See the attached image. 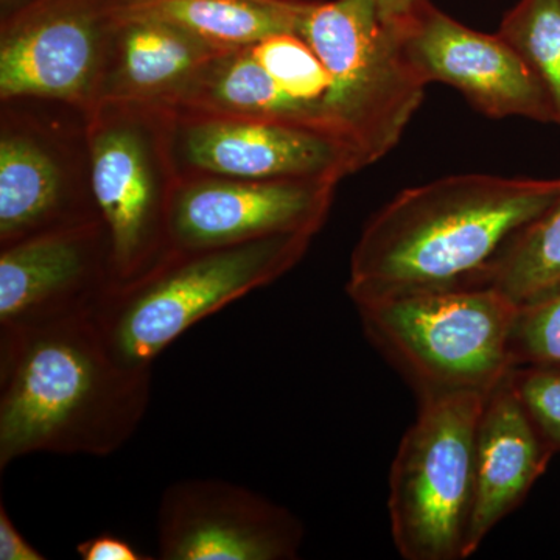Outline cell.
<instances>
[{
  "label": "cell",
  "mask_w": 560,
  "mask_h": 560,
  "mask_svg": "<svg viewBox=\"0 0 560 560\" xmlns=\"http://www.w3.org/2000/svg\"><path fill=\"white\" fill-rule=\"evenodd\" d=\"M150 397L151 370L116 359L94 316L0 327V471L36 453L113 455Z\"/></svg>",
  "instance_id": "cell-2"
},
{
  "label": "cell",
  "mask_w": 560,
  "mask_h": 560,
  "mask_svg": "<svg viewBox=\"0 0 560 560\" xmlns=\"http://www.w3.org/2000/svg\"><path fill=\"white\" fill-rule=\"evenodd\" d=\"M77 555L81 560H150L132 547L131 541L114 534L103 533L101 536L80 541Z\"/></svg>",
  "instance_id": "cell-24"
},
{
  "label": "cell",
  "mask_w": 560,
  "mask_h": 560,
  "mask_svg": "<svg viewBox=\"0 0 560 560\" xmlns=\"http://www.w3.org/2000/svg\"><path fill=\"white\" fill-rule=\"evenodd\" d=\"M368 340L418 400L489 394L512 370L517 305L493 287L429 291L355 305Z\"/></svg>",
  "instance_id": "cell-4"
},
{
  "label": "cell",
  "mask_w": 560,
  "mask_h": 560,
  "mask_svg": "<svg viewBox=\"0 0 560 560\" xmlns=\"http://www.w3.org/2000/svg\"><path fill=\"white\" fill-rule=\"evenodd\" d=\"M25 0H0V14H7L9 11L16 9Z\"/></svg>",
  "instance_id": "cell-27"
},
{
  "label": "cell",
  "mask_w": 560,
  "mask_h": 560,
  "mask_svg": "<svg viewBox=\"0 0 560 560\" xmlns=\"http://www.w3.org/2000/svg\"><path fill=\"white\" fill-rule=\"evenodd\" d=\"M162 560H291L304 540L296 515L219 478L173 482L156 515Z\"/></svg>",
  "instance_id": "cell-11"
},
{
  "label": "cell",
  "mask_w": 560,
  "mask_h": 560,
  "mask_svg": "<svg viewBox=\"0 0 560 560\" xmlns=\"http://www.w3.org/2000/svg\"><path fill=\"white\" fill-rule=\"evenodd\" d=\"M102 220L91 184L86 110L43 98L0 105V248Z\"/></svg>",
  "instance_id": "cell-8"
},
{
  "label": "cell",
  "mask_w": 560,
  "mask_h": 560,
  "mask_svg": "<svg viewBox=\"0 0 560 560\" xmlns=\"http://www.w3.org/2000/svg\"><path fill=\"white\" fill-rule=\"evenodd\" d=\"M308 0H119V16L147 18L220 50L296 33Z\"/></svg>",
  "instance_id": "cell-17"
},
{
  "label": "cell",
  "mask_w": 560,
  "mask_h": 560,
  "mask_svg": "<svg viewBox=\"0 0 560 560\" xmlns=\"http://www.w3.org/2000/svg\"><path fill=\"white\" fill-rule=\"evenodd\" d=\"M171 110L301 120L331 130L318 109L294 101L280 90L254 58L250 47L223 50L210 58Z\"/></svg>",
  "instance_id": "cell-18"
},
{
  "label": "cell",
  "mask_w": 560,
  "mask_h": 560,
  "mask_svg": "<svg viewBox=\"0 0 560 560\" xmlns=\"http://www.w3.org/2000/svg\"><path fill=\"white\" fill-rule=\"evenodd\" d=\"M489 287L517 307L560 289V195L504 250Z\"/></svg>",
  "instance_id": "cell-19"
},
{
  "label": "cell",
  "mask_w": 560,
  "mask_h": 560,
  "mask_svg": "<svg viewBox=\"0 0 560 560\" xmlns=\"http://www.w3.org/2000/svg\"><path fill=\"white\" fill-rule=\"evenodd\" d=\"M552 456L508 374L486 396L478 420L474 503L464 559L474 555L490 530L521 506Z\"/></svg>",
  "instance_id": "cell-15"
},
{
  "label": "cell",
  "mask_w": 560,
  "mask_h": 560,
  "mask_svg": "<svg viewBox=\"0 0 560 560\" xmlns=\"http://www.w3.org/2000/svg\"><path fill=\"white\" fill-rule=\"evenodd\" d=\"M396 31L408 61L427 84L456 88L475 109L492 119L525 117L556 124L547 92L499 33L471 31L431 2Z\"/></svg>",
  "instance_id": "cell-13"
},
{
  "label": "cell",
  "mask_w": 560,
  "mask_h": 560,
  "mask_svg": "<svg viewBox=\"0 0 560 560\" xmlns=\"http://www.w3.org/2000/svg\"><path fill=\"white\" fill-rule=\"evenodd\" d=\"M250 50L280 90L320 114L319 105L329 91L330 75L307 40L298 33H279L254 44Z\"/></svg>",
  "instance_id": "cell-21"
},
{
  "label": "cell",
  "mask_w": 560,
  "mask_h": 560,
  "mask_svg": "<svg viewBox=\"0 0 560 560\" xmlns=\"http://www.w3.org/2000/svg\"><path fill=\"white\" fill-rule=\"evenodd\" d=\"M335 187L316 179H178L168 212L171 248H220L282 234L315 237Z\"/></svg>",
  "instance_id": "cell-12"
},
{
  "label": "cell",
  "mask_w": 560,
  "mask_h": 560,
  "mask_svg": "<svg viewBox=\"0 0 560 560\" xmlns=\"http://www.w3.org/2000/svg\"><path fill=\"white\" fill-rule=\"evenodd\" d=\"M560 195V178L448 176L400 191L371 217L352 257L353 305L489 287L504 250Z\"/></svg>",
  "instance_id": "cell-1"
},
{
  "label": "cell",
  "mask_w": 560,
  "mask_h": 560,
  "mask_svg": "<svg viewBox=\"0 0 560 560\" xmlns=\"http://www.w3.org/2000/svg\"><path fill=\"white\" fill-rule=\"evenodd\" d=\"M46 556L25 539L11 521L5 504L0 503V560H44Z\"/></svg>",
  "instance_id": "cell-25"
},
{
  "label": "cell",
  "mask_w": 560,
  "mask_h": 560,
  "mask_svg": "<svg viewBox=\"0 0 560 560\" xmlns=\"http://www.w3.org/2000/svg\"><path fill=\"white\" fill-rule=\"evenodd\" d=\"M296 33L330 75L320 116L370 167L399 143L425 94L399 32L374 0H308Z\"/></svg>",
  "instance_id": "cell-5"
},
{
  "label": "cell",
  "mask_w": 560,
  "mask_h": 560,
  "mask_svg": "<svg viewBox=\"0 0 560 560\" xmlns=\"http://www.w3.org/2000/svg\"><path fill=\"white\" fill-rule=\"evenodd\" d=\"M374 2L382 20L390 27L396 28L425 9L430 0H374Z\"/></svg>",
  "instance_id": "cell-26"
},
{
  "label": "cell",
  "mask_w": 560,
  "mask_h": 560,
  "mask_svg": "<svg viewBox=\"0 0 560 560\" xmlns=\"http://www.w3.org/2000/svg\"><path fill=\"white\" fill-rule=\"evenodd\" d=\"M488 396V394H486ZM485 394L419 400L389 475L394 545L407 560L464 559L475 481V438Z\"/></svg>",
  "instance_id": "cell-7"
},
{
  "label": "cell",
  "mask_w": 560,
  "mask_h": 560,
  "mask_svg": "<svg viewBox=\"0 0 560 560\" xmlns=\"http://www.w3.org/2000/svg\"><path fill=\"white\" fill-rule=\"evenodd\" d=\"M499 35L533 70L560 125V0H521L501 21Z\"/></svg>",
  "instance_id": "cell-20"
},
{
  "label": "cell",
  "mask_w": 560,
  "mask_h": 560,
  "mask_svg": "<svg viewBox=\"0 0 560 560\" xmlns=\"http://www.w3.org/2000/svg\"><path fill=\"white\" fill-rule=\"evenodd\" d=\"M312 241L282 234L220 248L172 249L142 278L114 285L95 324L116 359L151 370L195 324L293 270Z\"/></svg>",
  "instance_id": "cell-3"
},
{
  "label": "cell",
  "mask_w": 560,
  "mask_h": 560,
  "mask_svg": "<svg viewBox=\"0 0 560 560\" xmlns=\"http://www.w3.org/2000/svg\"><path fill=\"white\" fill-rule=\"evenodd\" d=\"M116 285L102 220L0 248V327L94 316Z\"/></svg>",
  "instance_id": "cell-14"
},
{
  "label": "cell",
  "mask_w": 560,
  "mask_h": 560,
  "mask_svg": "<svg viewBox=\"0 0 560 560\" xmlns=\"http://www.w3.org/2000/svg\"><path fill=\"white\" fill-rule=\"evenodd\" d=\"M119 0H25L0 18V102L43 98L90 110Z\"/></svg>",
  "instance_id": "cell-10"
},
{
  "label": "cell",
  "mask_w": 560,
  "mask_h": 560,
  "mask_svg": "<svg viewBox=\"0 0 560 560\" xmlns=\"http://www.w3.org/2000/svg\"><path fill=\"white\" fill-rule=\"evenodd\" d=\"M220 51L165 22L119 16L95 105L131 102L173 109L202 66Z\"/></svg>",
  "instance_id": "cell-16"
},
{
  "label": "cell",
  "mask_w": 560,
  "mask_h": 560,
  "mask_svg": "<svg viewBox=\"0 0 560 560\" xmlns=\"http://www.w3.org/2000/svg\"><path fill=\"white\" fill-rule=\"evenodd\" d=\"M168 143L178 179L338 184L364 168L359 151L338 132L301 120L171 110Z\"/></svg>",
  "instance_id": "cell-9"
},
{
  "label": "cell",
  "mask_w": 560,
  "mask_h": 560,
  "mask_svg": "<svg viewBox=\"0 0 560 560\" xmlns=\"http://www.w3.org/2000/svg\"><path fill=\"white\" fill-rule=\"evenodd\" d=\"M171 110L102 102L86 110L91 184L116 285L135 282L168 253V212L178 176L168 143Z\"/></svg>",
  "instance_id": "cell-6"
},
{
  "label": "cell",
  "mask_w": 560,
  "mask_h": 560,
  "mask_svg": "<svg viewBox=\"0 0 560 560\" xmlns=\"http://www.w3.org/2000/svg\"><path fill=\"white\" fill-rule=\"evenodd\" d=\"M510 355L512 368L560 363V289L517 308Z\"/></svg>",
  "instance_id": "cell-22"
},
{
  "label": "cell",
  "mask_w": 560,
  "mask_h": 560,
  "mask_svg": "<svg viewBox=\"0 0 560 560\" xmlns=\"http://www.w3.org/2000/svg\"><path fill=\"white\" fill-rule=\"evenodd\" d=\"M512 388L548 451L560 452V363L512 368Z\"/></svg>",
  "instance_id": "cell-23"
}]
</instances>
